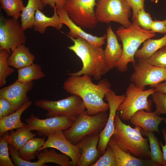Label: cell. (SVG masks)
Masks as SVG:
<instances>
[{
  "label": "cell",
  "mask_w": 166,
  "mask_h": 166,
  "mask_svg": "<svg viewBox=\"0 0 166 166\" xmlns=\"http://www.w3.org/2000/svg\"><path fill=\"white\" fill-rule=\"evenodd\" d=\"M153 88L155 89V91L160 92L166 94V80Z\"/></svg>",
  "instance_id": "7bdbcfd3"
},
{
  "label": "cell",
  "mask_w": 166,
  "mask_h": 166,
  "mask_svg": "<svg viewBox=\"0 0 166 166\" xmlns=\"http://www.w3.org/2000/svg\"><path fill=\"white\" fill-rule=\"evenodd\" d=\"M73 44L68 46L81 60L82 67L79 71L67 74L69 76L86 75L93 76L94 80H100L102 76L111 69L106 64L102 47L94 46L80 37L70 38Z\"/></svg>",
  "instance_id": "7a4b0ae2"
},
{
  "label": "cell",
  "mask_w": 166,
  "mask_h": 166,
  "mask_svg": "<svg viewBox=\"0 0 166 166\" xmlns=\"http://www.w3.org/2000/svg\"><path fill=\"white\" fill-rule=\"evenodd\" d=\"M126 96V94L117 95L112 90L108 91L105 95V99L109 105V111L106 124L99 133L97 148L101 155L105 152L108 142L113 135L116 112L119 105L124 101Z\"/></svg>",
  "instance_id": "5bb4252c"
},
{
  "label": "cell",
  "mask_w": 166,
  "mask_h": 166,
  "mask_svg": "<svg viewBox=\"0 0 166 166\" xmlns=\"http://www.w3.org/2000/svg\"><path fill=\"white\" fill-rule=\"evenodd\" d=\"M131 9L125 0H97L95 14L98 22H115L128 28L132 25L128 20Z\"/></svg>",
  "instance_id": "52a82bcc"
},
{
  "label": "cell",
  "mask_w": 166,
  "mask_h": 166,
  "mask_svg": "<svg viewBox=\"0 0 166 166\" xmlns=\"http://www.w3.org/2000/svg\"><path fill=\"white\" fill-rule=\"evenodd\" d=\"M132 65L134 72L130 80L138 88H153L166 80V69L153 65L147 59H137Z\"/></svg>",
  "instance_id": "30bf717a"
},
{
  "label": "cell",
  "mask_w": 166,
  "mask_h": 166,
  "mask_svg": "<svg viewBox=\"0 0 166 166\" xmlns=\"http://www.w3.org/2000/svg\"><path fill=\"white\" fill-rule=\"evenodd\" d=\"M110 87L106 78L95 84L92 82L91 77L86 75H69L63 85L66 93L76 95L81 99L87 113L90 115L108 110L109 105L104 101L103 98L106 93L111 90Z\"/></svg>",
  "instance_id": "6da1fadb"
},
{
  "label": "cell",
  "mask_w": 166,
  "mask_h": 166,
  "mask_svg": "<svg viewBox=\"0 0 166 166\" xmlns=\"http://www.w3.org/2000/svg\"><path fill=\"white\" fill-rule=\"evenodd\" d=\"M99 133L87 136L76 144L80 154L77 166H91L98 159L101 155L97 148Z\"/></svg>",
  "instance_id": "e0dca14e"
},
{
  "label": "cell",
  "mask_w": 166,
  "mask_h": 166,
  "mask_svg": "<svg viewBox=\"0 0 166 166\" xmlns=\"http://www.w3.org/2000/svg\"><path fill=\"white\" fill-rule=\"evenodd\" d=\"M165 118L157 115L155 112H147L141 109L136 112L130 118V123L135 126L140 127L143 130L148 132H156L160 134L158 126Z\"/></svg>",
  "instance_id": "d6986e66"
},
{
  "label": "cell",
  "mask_w": 166,
  "mask_h": 166,
  "mask_svg": "<svg viewBox=\"0 0 166 166\" xmlns=\"http://www.w3.org/2000/svg\"><path fill=\"white\" fill-rule=\"evenodd\" d=\"M76 119L67 116H55L40 119L31 114L26 119V127L30 131L35 130L40 136L48 137L52 132L69 128Z\"/></svg>",
  "instance_id": "7c38bea8"
},
{
  "label": "cell",
  "mask_w": 166,
  "mask_h": 166,
  "mask_svg": "<svg viewBox=\"0 0 166 166\" xmlns=\"http://www.w3.org/2000/svg\"><path fill=\"white\" fill-rule=\"evenodd\" d=\"M57 12L60 20L63 24L66 25L69 28V31L68 36L69 38H76L80 37L88 41L90 44L95 46L102 47L105 44L106 39V34L102 36L98 37L87 33L84 31L81 27L73 22L69 17L63 8H57Z\"/></svg>",
  "instance_id": "ac0fdd59"
},
{
  "label": "cell",
  "mask_w": 166,
  "mask_h": 166,
  "mask_svg": "<svg viewBox=\"0 0 166 166\" xmlns=\"http://www.w3.org/2000/svg\"><path fill=\"white\" fill-rule=\"evenodd\" d=\"M116 33L122 42L123 51L121 58L115 63V68L121 72H124L127 70L129 62L133 64L136 62L135 54L140 44L154 37L155 33L151 30L141 29L136 19L132 21V25L129 27L120 26Z\"/></svg>",
  "instance_id": "277c9868"
},
{
  "label": "cell",
  "mask_w": 166,
  "mask_h": 166,
  "mask_svg": "<svg viewBox=\"0 0 166 166\" xmlns=\"http://www.w3.org/2000/svg\"><path fill=\"white\" fill-rule=\"evenodd\" d=\"M150 30L154 33L166 34V19L163 21L155 20L151 25Z\"/></svg>",
  "instance_id": "f35d334b"
},
{
  "label": "cell",
  "mask_w": 166,
  "mask_h": 166,
  "mask_svg": "<svg viewBox=\"0 0 166 166\" xmlns=\"http://www.w3.org/2000/svg\"><path fill=\"white\" fill-rule=\"evenodd\" d=\"M147 60L153 65L166 69V45L158 50Z\"/></svg>",
  "instance_id": "d590c367"
},
{
  "label": "cell",
  "mask_w": 166,
  "mask_h": 166,
  "mask_svg": "<svg viewBox=\"0 0 166 166\" xmlns=\"http://www.w3.org/2000/svg\"><path fill=\"white\" fill-rule=\"evenodd\" d=\"M18 78L16 80L22 83H27L34 80H39L45 76L41 66L33 63L28 66L17 69Z\"/></svg>",
  "instance_id": "4316f807"
},
{
  "label": "cell",
  "mask_w": 166,
  "mask_h": 166,
  "mask_svg": "<svg viewBox=\"0 0 166 166\" xmlns=\"http://www.w3.org/2000/svg\"><path fill=\"white\" fill-rule=\"evenodd\" d=\"M33 81L22 83L16 80L10 85L0 90V98L7 100L15 111L29 100L27 95L33 86Z\"/></svg>",
  "instance_id": "2e32d148"
},
{
  "label": "cell",
  "mask_w": 166,
  "mask_h": 166,
  "mask_svg": "<svg viewBox=\"0 0 166 166\" xmlns=\"http://www.w3.org/2000/svg\"><path fill=\"white\" fill-rule=\"evenodd\" d=\"M10 54L5 49H0V87H2L6 83L7 77L14 71V68L8 64V58Z\"/></svg>",
  "instance_id": "1f68e13d"
},
{
  "label": "cell",
  "mask_w": 166,
  "mask_h": 166,
  "mask_svg": "<svg viewBox=\"0 0 166 166\" xmlns=\"http://www.w3.org/2000/svg\"><path fill=\"white\" fill-rule=\"evenodd\" d=\"M136 20L139 26L141 29L145 30H150L153 20L150 14L145 11L144 8L139 11Z\"/></svg>",
  "instance_id": "8d00e7d4"
},
{
  "label": "cell",
  "mask_w": 166,
  "mask_h": 166,
  "mask_svg": "<svg viewBox=\"0 0 166 166\" xmlns=\"http://www.w3.org/2000/svg\"><path fill=\"white\" fill-rule=\"evenodd\" d=\"M44 6L42 0H28L27 5L21 12L20 15L21 25L23 30L33 28L37 8L41 11Z\"/></svg>",
  "instance_id": "d4e9b609"
},
{
  "label": "cell",
  "mask_w": 166,
  "mask_h": 166,
  "mask_svg": "<svg viewBox=\"0 0 166 166\" xmlns=\"http://www.w3.org/2000/svg\"><path fill=\"white\" fill-rule=\"evenodd\" d=\"M141 130L139 126L133 128L123 123L116 113L112 136L117 145L124 151L136 157L151 160L148 140L142 136Z\"/></svg>",
  "instance_id": "3957f363"
},
{
  "label": "cell",
  "mask_w": 166,
  "mask_h": 166,
  "mask_svg": "<svg viewBox=\"0 0 166 166\" xmlns=\"http://www.w3.org/2000/svg\"><path fill=\"white\" fill-rule=\"evenodd\" d=\"M113 149L116 159L117 166H158L151 160L139 158L122 150L112 136L108 143Z\"/></svg>",
  "instance_id": "44dd1931"
},
{
  "label": "cell",
  "mask_w": 166,
  "mask_h": 166,
  "mask_svg": "<svg viewBox=\"0 0 166 166\" xmlns=\"http://www.w3.org/2000/svg\"><path fill=\"white\" fill-rule=\"evenodd\" d=\"M143 43L142 47L137 49L135 54V57L137 59H147L166 45V34L161 38L156 39L149 38Z\"/></svg>",
  "instance_id": "484cf974"
},
{
  "label": "cell",
  "mask_w": 166,
  "mask_h": 166,
  "mask_svg": "<svg viewBox=\"0 0 166 166\" xmlns=\"http://www.w3.org/2000/svg\"><path fill=\"white\" fill-rule=\"evenodd\" d=\"M161 132L163 134L165 144L164 145L161 142H160V144L162 149L164 162V166H166V128H164L162 129Z\"/></svg>",
  "instance_id": "b9f144b4"
},
{
  "label": "cell",
  "mask_w": 166,
  "mask_h": 166,
  "mask_svg": "<svg viewBox=\"0 0 166 166\" xmlns=\"http://www.w3.org/2000/svg\"><path fill=\"white\" fill-rule=\"evenodd\" d=\"M45 141V137H34L30 139L18 151L19 156L25 161L30 162L35 158L36 153L43 145Z\"/></svg>",
  "instance_id": "f1b7e54d"
},
{
  "label": "cell",
  "mask_w": 166,
  "mask_h": 166,
  "mask_svg": "<svg viewBox=\"0 0 166 166\" xmlns=\"http://www.w3.org/2000/svg\"><path fill=\"white\" fill-rule=\"evenodd\" d=\"M4 133L0 138V166H14L9 156L8 145L9 142L7 139L8 133Z\"/></svg>",
  "instance_id": "d6a6232c"
},
{
  "label": "cell",
  "mask_w": 166,
  "mask_h": 166,
  "mask_svg": "<svg viewBox=\"0 0 166 166\" xmlns=\"http://www.w3.org/2000/svg\"></svg>",
  "instance_id": "bcb514c9"
},
{
  "label": "cell",
  "mask_w": 166,
  "mask_h": 166,
  "mask_svg": "<svg viewBox=\"0 0 166 166\" xmlns=\"http://www.w3.org/2000/svg\"><path fill=\"white\" fill-rule=\"evenodd\" d=\"M67 0H42L45 6L49 5L53 8L56 6L57 9L63 8Z\"/></svg>",
  "instance_id": "60d3db41"
},
{
  "label": "cell",
  "mask_w": 166,
  "mask_h": 166,
  "mask_svg": "<svg viewBox=\"0 0 166 166\" xmlns=\"http://www.w3.org/2000/svg\"><path fill=\"white\" fill-rule=\"evenodd\" d=\"M152 96V100L156 106L155 113L159 116L166 114V94L155 91Z\"/></svg>",
  "instance_id": "e575fe53"
},
{
  "label": "cell",
  "mask_w": 166,
  "mask_h": 166,
  "mask_svg": "<svg viewBox=\"0 0 166 166\" xmlns=\"http://www.w3.org/2000/svg\"><path fill=\"white\" fill-rule=\"evenodd\" d=\"M8 148L11 159L16 166H45V164L52 163L61 166H71L70 157L63 153H58L54 148L48 149L47 148L43 149L36 153L38 160L34 162L25 161L19 156L18 151L10 144Z\"/></svg>",
  "instance_id": "4fadbf2b"
},
{
  "label": "cell",
  "mask_w": 166,
  "mask_h": 166,
  "mask_svg": "<svg viewBox=\"0 0 166 166\" xmlns=\"http://www.w3.org/2000/svg\"><path fill=\"white\" fill-rule=\"evenodd\" d=\"M13 130L8 133L7 139L9 144L18 151L30 139L35 137L36 134L32 133L26 126Z\"/></svg>",
  "instance_id": "83f0119b"
},
{
  "label": "cell",
  "mask_w": 166,
  "mask_h": 166,
  "mask_svg": "<svg viewBox=\"0 0 166 166\" xmlns=\"http://www.w3.org/2000/svg\"><path fill=\"white\" fill-rule=\"evenodd\" d=\"M164 124H166V118H165V119L164 121Z\"/></svg>",
  "instance_id": "ee69618b"
},
{
  "label": "cell",
  "mask_w": 166,
  "mask_h": 166,
  "mask_svg": "<svg viewBox=\"0 0 166 166\" xmlns=\"http://www.w3.org/2000/svg\"><path fill=\"white\" fill-rule=\"evenodd\" d=\"M141 132L142 135L147 137L149 141L151 160L158 166H164L163 153L158 138L153 132H148L142 129Z\"/></svg>",
  "instance_id": "f546056e"
},
{
  "label": "cell",
  "mask_w": 166,
  "mask_h": 166,
  "mask_svg": "<svg viewBox=\"0 0 166 166\" xmlns=\"http://www.w3.org/2000/svg\"><path fill=\"white\" fill-rule=\"evenodd\" d=\"M132 10V21L136 19L139 11L144 8L145 0H125Z\"/></svg>",
  "instance_id": "74e56055"
},
{
  "label": "cell",
  "mask_w": 166,
  "mask_h": 166,
  "mask_svg": "<svg viewBox=\"0 0 166 166\" xmlns=\"http://www.w3.org/2000/svg\"><path fill=\"white\" fill-rule=\"evenodd\" d=\"M0 3L7 16L17 20L25 6L22 0H0Z\"/></svg>",
  "instance_id": "4dcf8cb0"
},
{
  "label": "cell",
  "mask_w": 166,
  "mask_h": 166,
  "mask_svg": "<svg viewBox=\"0 0 166 166\" xmlns=\"http://www.w3.org/2000/svg\"><path fill=\"white\" fill-rule=\"evenodd\" d=\"M155 91L153 88L145 90L137 87L132 83H130L126 89L124 101L117 109L120 113L119 116L122 121H129L132 116L141 109L151 112L152 101L148 98Z\"/></svg>",
  "instance_id": "8992f818"
},
{
  "label": "cell",
  "mask_w": 166,
  "mask_h": 166,
  "mask_svg": "<svg viewBox=\"0 0 166 166\" xmlns=\"http://www.w3.org/2000/svg\"><path fill=\"white\" fill-rule=\"evenodd\" d=\"M47 137L43 145L37 153L48 148L56 149L70 157L72 166H77L80 157L79 148L76 144H73L66 138L63 130L53 132Z\"/></svg>",
  "instance_id": "9a60e30c"
},
{
  "label": "cell",
  "mask_w": 166,
  "mask_h": 166,
  "mask_svg": "<svg viewBox=\"0 0 166 166\" xmlns=\"http://www.w3.org/2000/svg\"><path fill=\"white\" fill-rule=\"evenodd\" d=\"M106 32L107 44L104 50V56L106 64L111 69L115 68V63L121 58L123 48L110 26L107 29Z\"/></svg>",
  "instance_id": "ffe728a7"
},
{
  "label": "cell",
  "mask_w": 166,
  "mask_h": 166,
  "mask_svg": "<svg viewBox=\"0 0 166 166\" xmlns=\"http://www.w3.org/2000/svg\"><path fill=\"white\" fill-rule=\"evenodd\" d=\"M91 166H117L116 156L112 148L108 144L105 152Z\"/></svg>",
  "instance_id": "836d02e7"
},
{
  "label": "cell",
  "mask_w": 166,
  "mask_h": 166,
  "mask_svg": "<svg viewBox=\"0 0 166 166\" xmlns=\"http://www.w3.org/2000/svg\"><path fill=\"white\" fill-rule=\"evenodd\" d=\"M96 0H67L63 8L72 21L83 28L93 29L98 22L95 14Z\"/></svg>",
  "instance_id": "9c48e42d"
},
{
  "label": "cell",
  "mask_w": 166,
  "mask_h": 166,
  "mask_svg": "<svg viewBox=\"0 0 166 166\" xmlns=\"http://www.w3.org/2000/svg\"><path fill=\"white\" fill-rule=\"evenodd\" d=\"M30 100L26 102L18 110L6 117L0 119V136L9 131L25 127L26 124L22 122V113L31 105Z\"/></svg>",
  "instance_id": "7402d4cb"
},
{
  "label": "cell",
  "mask_w": 166,
  "mask_h": 166,
  "mask_svg": "<svg viewBox=\"0 0 166 166\" xmlns=\"http://www.w3.org/2000/svg\"><path fill=\"white\" fill-rule=\"evenodd\" d=\"M106 112L90 115L86 110L79 115L69 128L63 130L66 138L76 145L85 136L100 133L107 123L108 115Z\"/></svg>",
  "instance_id": "5b68a950"
},
{
  "label": "cell",
  "mask_w": 166,
  "mask_h": 166,
  "mask_svg": "<svg viewBox=\"0 0 166 166\" xmlns=\"http://www.w3.org/2000/svg\"><path fill=\"white\" fill-rule=\"evenodd\" d=\"M0 109L2 111L3 117L8 116L15 112L8 101L1 98H0Z\"/></svg>",
  "instance_id": "ab89813d"
},
{
  "label": "cell",
  "mask_w": 166,
  "mask_h": 166,
  "mask_svg": "<svg viewBox=\"0 0 166 166\" xmlns=\"http://www.w3.org/2000/svg\"><path fill=\"white\" fill-rule=\"evenodd\" d=\"M54 13L51 17L46 16L41 10L37 8L34 16L33 28L35 31L44 34L47 27L51 26L60 30L63 24L61 22L57 12V7L53 8Z\"/></svg>",
  "instance_id": "603a6c76"
},
{
  "label": "cell",
  "mask_w": 166,
  "mask_h": 166,
  "mask_svg": "<svg viewBox=\"0 0 166 166\" xmlns=\"http://www.w3.org/2000/svg\"><path fill=\"white\" fill-rule=\"evenodd\" d=\"M34 104L46 111L48 117L65 116L76 119L86 110L82 100L76 95L57 101L40 99L35 101Z\"/></svg>",
  "instance_id": "ba28073f"
},
{
  "label": "cell",
  "mask_w": 166,
  "mask_h": 166,
  "mask_svg": "<svg viewBox=\"0 0 166 166\" xmlns=\"http://www.w3.org/2000/svg\"><path fill=\"white\" fill-rule=\"evenodd\" d=\"M24 30L18 20L6 18L1 16L0 18V49L11 52L18 46L25 45L26 37Z\"/></svg>",
  "instance_id": "8fae6325"
},
{
  "label": "cell",
  "mask_w": 166,
  "mask_h": 166,
  "mask_svg": "<svg viewBox=\"0 0 166 166\" xmlns=\"http://www.w3.org/2000/svg\"><path fill=\"white\" fill-rule=\"evenodd\" d=\"M155 0H151V2H154Z\"/></svg>",
  "instance_id": "f6af8a7d"
},
{
  "label": "cell",
  "mask_w": 166,
  "mask_h": 166,
  "mask_svg": "<svg viewBox=\"0 0 166 166\" xmlns=\"http://www.w3.org/2000/svg\"><path fill=\"white\" fill-rule=\"evenodd\" d=\"M35 58L29 48L22 45L11 51L8 61L10 66L18 69L32 64Z\"/></svg>",
  "instance_id": "cb8c5ba5"
}]
</instances>
